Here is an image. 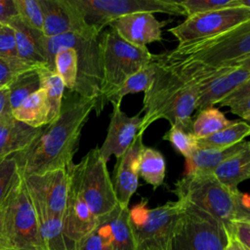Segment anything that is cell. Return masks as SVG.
<instances>
[{"label": "cell", "instance_id": "1", "mask_svg": "<svg viewBox=\"0 0 250 250\" xmlns=\"http://www.w3.org/2000/svg\"><path fill=\"white\" fill-rule=\"evenodd\" d=\"M96 102L69 92L63 96L61 113L42 127L35 139L22 150L11 155L21 178L57 169H67L73 163L83 127Z\"/></svg>", "mask_w": 250, "mask_h": 250}, {"label": "cell", "instance_id": "2", "mask_svg": "<svg viewBox=\"0 0 250 250\" xmlns=\"http://www.w3.org/2000/svg\"><path fill=\"white\" fill-rule=\"evenodd\" d=\"M155 73L149 88L144 93V113L138 134L159 119L191 133L192 113L196 109L197 88L184 81L173 69L157 61L153 55Z\"/></svg>", "mask_w": 250, "mask_h": 250}, {"label": "cell", "instance_id": "3", "mask_svg": "<svg viewBox=\"0 0 250 250\" xmlns=\"http://www.w3.org/2000/svg\"><path fill=\"white\" fill-rule=\"evenodd\" d=\"M155 58L167 66L221 68L250 63V21L209 38L179 44Z\"/></svg>", "mask_w": 250, "mask_h": 250}, {"label": "cell", "instance_id": "4", "mask_svg": "<svg viewBox=\"0 0 250 250\" xmlns=\"http://www.w3.org/2000/svg\"><path fill=\"white\" fill-rule=\"evenodd\" d=\"M100 36V35H99ZM99 36L65 33L53 37L40 35L39 41L47 66L54 70V58L62 48H72L77 56V79L72 93L96 102L97 105L103 82Z\"/></svg>", "mask_w": 250, "mask_h": 250}, {"label": "cell", "instance_id": "5", "mask_svg": "<svg viewBox=\"0 0 250 250\" xmlns=\"http://www.w3.org/2000/svg\"><path fill=\"white\" fill-rule=\"evenodd\" d=\"M99 47L103 72L100 100L94 110L97 115L107 104L106 98L117 90L127 78L146 66L153 54L146 48L136 47L122 39L115 30L102 31Z\"/></svg>", "mask_w": 250, "mask_h": 250}, {"label": "cell", "instance_id": "6", "mask_svg": "<svg viewBox=\"0 0 250 250\" xmlns=\"http://www.w3.org/2000/svg\"><path fill=\"white\" fill-rule=\"evenodd\" d=\"M239 189H229L210 174H185L172 190L179 200L207 212L225 227L228 234L235 220Z\"/></svg>", "mask_w": 250, "mask_h": 250}, {"label": "cell", "instance_id": "7", "mask_svg": "<svg viewBox=\"0 0 250 250\" xmlns=\"http://www.w3.org/2000/svg\"><path fill=\"white\" fill-rule=\"evenodd\" d=\"M75 9L86 32L99 36L108 22L117 18L135 13H164L185 16L175 0H69Z\"/></svg>", "mask_w": 250, "mask_h": 250}, {"label": "cell", "instance_id": "8", "mask_svg": "<svg viewBox=\"0 0 250 250\" xmlns=\"http://www.w3.org/2000/svg\"><path fill=\"white\" fill-rule=\"evenodd\" d=\"M181 201H168L149 208L143 198L129 209V223L135 250H171L174 228L181 211Z\"/></svg>", "mask_w": 250, "mask_h": 250}, {"label": "cell", "instance_id": "9", "mask_svg": "<svg viewBox=\"0 0 250 250\" xmlns=\"http://www.w3.org/2000/svg\"><path fill=\"white\" fill-rule=\"evenodd\" d=\"M180 201L182 206L173 231L171 250H224L229 234L223 224L200 208Z\"/></svg>", "mask_w": 250, "mask_h": 250}, {"label": "cell", "instance_id": "10", "mask_svg": "<svg viewBox=\"0 0 250 250\" xmlns=\"http://www.w3.org/2000/svg\"><path fill=\"white\" fill-rule=\"evenodd\" d=\"M1 209L4 232L10 250H47L22 179L9 194Z\"/></svg>", "mask_w": 250, "mask_h": 250}, {"label": "cell", "instance_id": "11", "mask_svg": "<svg viewBox=\"0 0 250 250\" xmlns=\"http://www.w3.org/2000/svg\"><path fill=\"white\" fill-rule=\"evenodd\" d=\"M106 163L100 153L99 146H96L90 149L78 164L70 165L79 191L97 218L108 214L118 205Z\"/></svg>", "mask_w": 250, "mask_h": 250}, {"label": "cell", "instance_id": "12", "mask_svg": "<svg viewBox=\"0 0 250 250\" xmlns=\"http://www.w3.org/2000/svg\"><path fill=\"white\" fill-rule=\"evenodd\" d=\"M247 21H250V8H225L187 17L168 31L179 44H184L224 33Z\"/></svg>", "mask_w": 250, "mask_h": 250}, {"label": "cell", "instance_id": "13", "mask_svg": "<svg viewBox=\"0 0 250 250\" xmlns=\"http://www.w3.org/2000/svg\"><path fill=\"white\" fill-rule=\"evenodd\" d=\"M31 198L52 215L62 218L68 191L67 169H57L21 178Z\"/></svg>", "mask_w": 250, "mask_h": 250}, {"label": "cell", "instance_id": "14", "mask_svg": "<svg viewBox=\"0 0 250 250\" xmlns=\"http://www.w3.org/2000/svg\"><path fill=\"white\" fill-rule=\"evenodd\" d=\"M70 165L67 168L68 191L62 215V230L68 244L75 250L77 242L96 228L98 218L91 212L83 199Z\"/></svg>", "mask_w": 250, "mask_h": 250}, {"label": "cell", "instance_id": "15", "mask_svg": "<svg viewBox=\"0 0 250 250\" xmlns=\"http://www.w3.org/2000/svg\"><path fill=\"white\" fill-rule=\"evenodd\" d=\"M248 80H250V63L213 70L195 85L197 88L195 110L200 111L214 106L230 91Z\"/></svg>", "mask_w": 250, "mask_h": 250}, {"label": "cell", "instance_id": "16", "mask_svg": "<svg viewBox=\"0 0 250 250\" xmlns=\"http://www.w3.org/2000/svg\"><path fill=\"white\" fill-rule=\"evenodd\" d=\"M169 21H160L154 14L143 12L129 14L108 22V26L126 42L140 48L162 40V28Z\"/></svg>", "mask_w": 250, "mask_h": 250}, {"label": "cell", "instance_id": "17", "mask_svg": "<svg viewBox=\"0 0 250 250\" xmlns=\"http://www.w3.org/2000/svg\"><path fill=\"white\" fill-rule=\"evenodd\" d=\"M142 134H138L126 151L118 158L111 180L117 204L120 207H128L132 195L139 186V160L145 146Z\"/></svg>", "mask_w": 250, "mask_h": 250}, {"label": "cell", "instance_id": "18", "mask_svg": "<svg viewBox=\"0 0 250 250\" xmlns=\"http://www.w3.org/2000/svg\"><path fill=\"white\" fill-rule=\"evenodd\" d=\"M106 137L102 145L100 153L107 162L110 156L120 157L133 143L139 133L141 110L134 116H129L121 110L120 105H113Z\"/></svg>", "mask_w": 250, "mask_h": 250}, {"label": "cell", "instance_id": "19", "mask_svg": "<svg viewBox=\"0 0 250 250\" xmlns=\"http://www.w3.org/2000/svg\"><path fill=\"white\" fill-rule=\"evenodd\" d=\"M42 12V34L46 37L65 33L90 35L86 32L69 0H38ZM94 36V35H92Z\"/></svg>", "mask_w": 250, "mask_h": 250}, {"label": "cell", "instance_id": "20", "mask_svg": "<svg viewBox=\"0 0 250 250\" xmlns=\"http://www.w3.org/2000/svg\"><path fill=\"white\" fill-rule=\"evenodd\" d=\"M98 226L108 236L113 250H135L128 207L117 205L108 214L98 218Z\"/></svg>", "mask_w": 250, "mask_h": 250}, {"label": "cell", "instance_id": "21", "mask_svg": "<svg viewBox=\"0 0 250 250\" xmlns=\"http://www.w3.org/2000/svg\"><path fill=\"white\" fill-rule=\"evenodd\" d=\"M42 128H32L13 116L0 121V157L11 156L25 148Z\"/></svg>", "mask_w": 250, "mask_h": 250}, {"label": "cell", "instance_id": "22", "mask_svg": "<svg viewBox=\"0 0 250 250\" xmlns=\"http://www.w3.org/2000/svg\"><path fill=\"white\" fill-rule=\"evenodd\" d=\"M14 29L19 59L34 67H47V62L40 45L41 32L32 30L24 25L18 17L9 23Z\"/></svg>", "mask_w": 250, "mask_h": 250}, {"label": "cell", "instance_id": "23", "mask_svg": "<svg viewBox=\"0 0 250 250\" xmlns=\"http://www.w3.org/2000/svg\"><path fill=\"white\" fill-rule=\"evenodd\" d=\"M211 174L229 189H238V185L250 178V143L223 161Z\"/></svg>", "mask_w": 250, "mask_h": 250}, {"label": "cell", "instance_id": "24", "mask_svg": "<svg viewBox=\"0 0 250 250\" xmlns=\"http://www.w3.org/2000/svg\"><path fill=\"white\" fill-rule=\"evenodd\" d=\"M247 143L248 141H243L224 149L197 147L186 159V174H210L223 161L240 151Z\"/></svg>", "mask_w": 250, "mask_h": 250}, {"label": "cell", "instance_id": "25", "mask_svg": "<svg viewBox=\"0 0 250 250\" xmlns=\"http://www.w3.org/2000/svg\"><path fill=\"white\" fill-rule=\"evenodd\" d=\"M15 119L32 127L42 128L49 123V104L43 88L29 96L12 111Z\"/></svg>", "mask_w": 250, "mask_h": 250}, {"label": "cell", "instance_id": "26", "mask_svg": "<svg viewBox=\"0 0 250 250\" xmlns=\"http://www.w3.org/2000/svg\"><path fill=\"white\" fill-rule=\"evenodd\" d=\"M249 134L250 126L248 122L243 120H234L231 125L226 128L208 137L197 139L196 146L207 149H224L243 142Z\"/></svg>", "mask_w": 250, "mask_h": 250}, {"label": "cell", "instance_id": "27", "mask_svg": "<svg viewBox=\"0 0 250 250\" xmlns=\"http://www.w3.org/2000/svg\"><path fill=\"white\" fill-rule=\"evenodd\" d=\"M166 175V162L160 151L144 146L139 160V176L146 183L157 188L162 186Z\"/></svg>", "mask_w": 250, "mask_h": 250}, {"label": "cell", "instance_id": "28", "mask_svg": "<svg viewBox=\"0 0 250 250\" xmlns=\"http://www.w3.org/2000/svg\"><path fill=\"white\" fill-rule=\"evenodd\" d=\"M40 68H30L20 72L7 86L12 111L29 96L41 89Z\"/></svg>", "mask_w": 250, "mask_h": 250}, {"label": "cell", "instance_id": "29", "mask_svg": "<svg viewBox=\"0 0 250 250\" xmlns=\"http://www.w3.org/2000/svg\"><path fill=\"white\" fill-rule=\"evenodd\" d=\"M155 73V63L153 61V56L151 62L142 68L141 70L137 71L113 93H111L106 98V103H110L113 105H121V102L123 98L129 94H136L140 92H146L153 81Z\"/></svg>", "mask_w": 250, "mask_h": 250}, {"label": "cell", "instance_id": "30", "mask_svg": "<svg viewBox=\"0 0 250 250\" xmlns=\"http://www.w3.org/2000/svg\"><path fill=\"white\" fill-rule=\"evenodd\" d=\"M234 121L229 120L225 114L214 106L198 111L191 122V134L197 139L208 137L229 125Z\"/></svg>", "mask_w": 250, "mask_h": 250}, {"label": "cell", "instance_id": "31", "mask_svg": "<svg viewBox=\"0 0 250 250\" xmlns=\"http://www.w3.org/2000/svg\"><path fill=\"white\" fill-rule=\"evenodd\" d=\"M41 88L44 89L49 104V123L54 122L61 113L62 99L64 96V85L59 75L47 67L40 68Z\"/></svg>", "mask_w": 250, "mask_h": 250}, {"label": "cell", "instance_id": "32", "mask_svg": "<svg viewBox=\"0 0 250 250\" xmlns=\"http://www.w3.org/2000/svg\"><path fill=\"white\" fill-rule=\"evenodd\" d=\"M55 72L62 79L65 89L72 92L77 79V56L72 48H62L54 58Z\"/></svg>", "mask_w": 250, "mask_h": 250}, {"label": "cell", "instance_id": "33", "mask_svg": "<svg viewBox=\"0 0 250 250\" xmlns=\"http://www.w3.org/2000/svg\"><path fill=\"white\" fill-rule=\"evenodd\" d=\"M217 104L229 107L233 114L248 122L250 118V80L238 85L221 99Z\"/></svg>", "mask_w": 250, "mask_h": 250}, {"label": "cell", "instance_id": "34", "mask_svg": "<svg viewBox=\"0 0 250 250\" xmlns=\"http://www.w3.org/2000/svg\"><path fill=\"white\" fill-rule=\"evenodd\" d=\"M178 2L184 10L186 17L225 8H250V0H183Z\"/></svg>", "mask_w": 250, "mask_h": 250}, {"label": "cell", "instance_id": "35", "mask_svg": "<svg viewBox=\"0 0 250 250\" xmlns=\"http://www.w3.org/2000/svg\"><path fill=\"white\" fill-rule=\"evenodd\" d=\"M21 180L15 159L12 156L0 157V207Z\"/></svg>", "mask_w": 250, "mask_h": 250}, {"label": "cell", "instance_id": "36", "mask_svg": "<svg viewBox=\"0 0 250 250\" xmlns=\"http://www.w3.org/2000/svg\"><path fill=\"white\" fill-rule=\"evenodd\" d=\"M18 18L28 28L41 32L43 18L38 0H14Z\"/></svg>", "mask_w": 250, "mask_h": 250}, {"label": "cell", "instance_id": "37", "mask_svg": "<svg viewBox=\"0 0 250 250\" xmlns=\"http://www.w3.org/2000/svg\"><path fill=\"white\" fill-rule=\"evenodd\" d=\"M162 139L168 141L186 159L188 158L197 148L196 139L192 136V134L186 132L178 126L172 125L164 134Z\"/></svg>", "mask_w": 250, "mask_h": 250}, {"label": "cell", "instance_id": "38", "mask_svg": "<svg viewBox=\"0 0 250 250\" xmlns=\"http://www.w3.org/2000/svg\"><path fill=\"white\" fill-rule=\"evenodd\" d=\"M75 250H113V247L108 236L97 223L96 228L77 242Z\"/></svg>", "mask_w": 250, "mask_h": 250}, {"label": "cell", "instance_id": "39", "mask_svg": "<svg viewBox=\"0 0 250 250\" xmlns=\"http://www.w3.org/2000/svg\"><path fill=\"white\" fill-rule=\"evenodd\" d=\"M0 58L12 62H23L18 57L15 32L9 24L0 27Z\"/></svg>", "mask_w": 250, "mask_h": 250}, {"label": "cell", "instance_id": "40", "mask_svg": "<svg viewBox=\"0 0 250 250\" xmlns=\"http://www.w3.org/2000/svg\"><path fill=\"white\" fill-rule=\"evenodd\" d=\"M30 68L39 67H34L24 62H12L0 58V88L8 86L17 74Z\"/></svg>", "mask_w": 250, "mask_h": 250}, {"label": "cell", "instance_id": "41", "mask_svg": "<svg viewBox=\"0 0 250 250\" xmlns=\"http://www.w3.org/2000/svg\"><path fill=\"white\" fill-rule=\"evenodd\" d=\"M229 235L242 245L250 248V221H233Z\"/></svg>", "mask_w": 250, "mask_h": 250}, {"label": "cell", "instance_id": "42", "mask_svg": "<svg viewBox=\"0 0 250 250\" xmlns=\"http://www.w3.org/2000/svg\"><path fill=\"white\" fill-rule=\"evenodd\" d=\"M16 17L18 14L14 0H0V23L8 24Z\"/></svg>", "mask_w": 250, "mask_h": 250}, {"label": "cell", "instance_id": "43", "mask_svg": "<svg viewBox=\"0 0 250 250\" xmlns=\"http://www.w3.org/2000/svg\"><path fill=\"white\" fill-rule=\"evenodd\" d=\"M12 115V107L9 98L8 87L0 88V121L5 120Z\"/></svg>", "mask_w": 250, "mask_h": 250}, {"label": "cell", "instance_id": "44", "mask_svg": "<svg viewBox=\"0 0 250 250\" xmlns=\"http://www.w3.org/2000/svg\"><path fill=\"white\" fill-rule=\"evenodd\" d=\"M0 250H10L9 245L4 232V224H3V214L0 207Z\"/></svg>", "mask_w": 250, "mask_h": 250}, {"label": "cell", "instance_id": "45", "mask_svg": "<svg viewBox=\"0 0 250 250\" xmlns=\"http://www.w3.org/2000/svg\"><path fill=\"white\" fill-rule=\"evenodd\" d=\"M224 250H239L238 249V242L229 235V241H228Z\"/></svg>", "mask_w": 250, "mask_h": 250}, {"label": "cell", "instance_id": "46", "mask_svg": "<svg viewBox=\"0 0 250 250\" xmlns=\"http://www.w3.org/2000/svg\"><path fill=\"white\" fill-rule=\"evenodd\" d=\"M238 249H239V250H250V248H248V247L242 245V244L239 243V242H238Z\"/></svg>", "mask_w": 250, "mask_h": 250}, {"label": "cell", "instance_id": "47", "mask_svg": "<svg viewBox=\"0 0 250 250\" xmlns=\"http://www.w3.org/2000/svg\"><path fill=\"white\" fill-rule=\"evenodd\" d=\"M1 26H2V24H1V23H0V27H1Z\"/></svg>", "mask_w": 250, "mask_h": 250}]
</instances>
